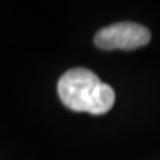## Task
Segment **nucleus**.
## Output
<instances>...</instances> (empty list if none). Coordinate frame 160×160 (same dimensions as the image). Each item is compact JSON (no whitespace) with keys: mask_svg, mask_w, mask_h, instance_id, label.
I'll use <instances>...</instances> for the list:
<instances>
[{"mask_svg":"<svg viewBox=\"0 0 160 160\" xmlns=\"http://www.w3.org/2000/svg\"><path fill=\"white\" fill-rule=\"evenodd\" d=\"M58 95L67 108L77 113L104 114L114 105V91L88 68L68 70L58 82Z\"/></svg>","mask_w":160,"mask_h":160,"instance_id":"1","label":"nucleus"},{"mask_svg":"<svg viewBox=\"0 0 160 160\" xmlns=\"http://www.w3.org/2000/svg\"><path fill=\"white\" fill-rule=\"evenodd\" d=\"M150 39L151 33L147 27L135 22H119L99 30L95 36V45L104 51H132L148 45Z\"/></svg>","mask_w":160,"mask_h":160,"instance_id":"2","label":"nucleus"}]
</instances>
